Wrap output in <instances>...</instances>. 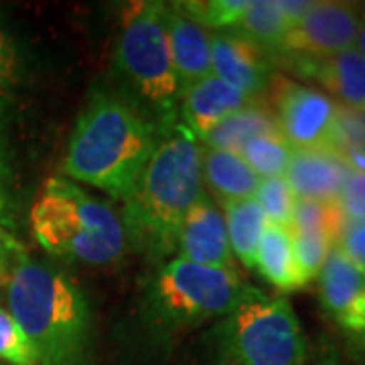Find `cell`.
I'll return each instance as SVG.
<instances>
[{"mask_svg":"<svg viewBox=\"0 0 365 365\" xmlns=\"http://www.w3.org/2000/svg\"><path fill=\"white\" fill-rule=\"evenodd\" d=\"M0 181H2V158H0ZM0 191H2V185H0Z\"/></svg>","mask_w":365,"mask_h":365,"instance_id":"obj_37","label":"cell"},{"mask_svg":"<svg viewBox=\"0 0 365 365\" xmlns=\"http://www.w3.org/2000/svg\"><path fill=\"white\" fill-rule=\"evenodd\" d=\"M179 102L182 126L195 138H203L222 120L252 104L248 96H244L213 73L193 83L182 93Z\"/></svg>","mask_w":365,"mask_h":365,"instance_id":"obj_14","label":"cell"},{"mask_svg":"<svg viewBox=\"0 0 365 365\" xmlns=\"http://www.w3.org/2000/svg\"><path fill=\"white\" fill-rule=\"evenodd\" d=\"M0 361L9 365H37L31 341L6 309H0Z\"/></svg>","mask_w":365,"mask_h":365,"instance_id":"obj_27","label":"cell"},{"mask_svg":"<svg viewBox=\"0 0 365 365\" xmlns=\"http://www.w3.org/2000/svg\"><path fill=\"white\" fill-rule=\"evenodd\" d=\"M254 199L264 211L266 222L272 225H280V227H290L297 197L284 177L262 179Z\"/></svg>","mask_w":365,"mask_h":365,"instance_id":"obj_26","label":"cell"},{"mask_svg":"<svg viewBox=\"0 0 365 365\" xmlns=\"http://www.w3.org/2000/svg\"><path fill=\"white\" fill-rule=\"evenodd\" d=\"M25 258L21 244L0 225V280H9L16 264Z\"/></svg>","mask_w":365,"mask_h":365,"instance_id":"obj_31","label":"cell"},{"mask_svg":"<svg viewBox=\"0 0 365 365\" xmlns=\"http://www.w3.org/2000/svg\"><path fill=\"white\" fill-rule=\"evenodd\" d=\"M223 222L227 230V240L232 254L237 256L246 268L256 266V254L262 234L266 230V215L256 203V199H244L223 205Z\"/></svg>","mask_w":365,"mask_h":365,"instance_id":"obj_20","label":"cell"},{"mask_svg":"<svg viewBox=\"0 0 365 365\" xmlns=\"http://www.w3.org/2000/svg\"><path fill=\"white\" fill-rule=\"evenodd\" d=\"M290 235H292V252H294L297 268L307 287L314 278H319L329 252L335 248L337 242L319 232H292L290 230Z\"/></svg>","mask_w":365,"mask_h":365,"instance_id":"obj_25","label":"cell"},{"mask_svg":"<svg viewBox=\"0 0 365 365\" xmlns=\"http://www.w3.org/2000/svg\"><path fill=\"white\" fill-rule=\"evenodd\" d=\"M272 132H280L274 112H270L264 106L250 104L242 108L240 112L222 120L201 140L207 144V148L230 150V153L237 155V150L248 140L262 136V134H272Z\"/></svg>","mask_w":365,"mask_h":365,"instance_id":"obj_19","label":"cell"},{"mask_svg":"<svg viewBox=\"0 0 365 365\" xmlns=\"http://www.w3.org/2000/svg\"><path fill=\"white\" fill-rule=\"evenodd\" d=\"M237 155L260 179H274L284 177L294 150L280 132H272L248 140L237 150Z\"/></svg>","mask_w":365,"mask_h":365,"instance_id":"obj_22","label":"cell"},{"mask_svg":"<svg viewBox=\"0 0 365 365\" xmlns=\"http://www.w3.org/2000/svg\"><path fill=\"white\" fill-rule=\"evenodd\" d=\"M201 177L222 205L252 199L262 181L240 155L217 148L201 150Z\"/></svg>","mask_w":365,"mask_h":365,"instance_id":"obj_16","label":"cell"},{"mask_svg":"<svg viewBox=\"0 0 365 365\" xmlns=\"http://www.w3.org/2000/svg\"><path fill=\"white\" fill-rule=\"evenodd\" d=\"M201 195V148L185 126H175L158 140L124 201V234L153 256L170 254L185 213Z\"/></svg>","mask_w":365,"mask_h":365,"instance_id":"obj_2","label":"cell"},{"mask_svg":"<svg viewBox=\"0 0 365 365\" xmlns=\"http://www.w3.org/2000/svg\"><path fill=\"white\" fill-rule=\"evenodd\" d=\"M351 175L349 165L333 146L294 150L284 179L297 199L337 203L341 189Z\"/></svg>","mask_w":365,"mask_h":365,"instance_id":"obj_13","label":"cell"},{"mask_svg":"<svg viewBox=\"0 0 365 365\" xmlns=\"http://www.w3.org/2000/svg\"><path fill=\"white\" fill-rule=\"evenodd\" d=\"M359 31V11L345 2H313L288 29L282 53L300 57H331L353 49Z\"/></svg>","mask_w":365,"mask_h":365,"instance_id":"obj_9","label":"cell"},{"mask_svg":"<svg viewBox=\"0 0 365 365\" xmlns=\"http://www.w3.org/2000/svg\"><path fill=\"white\" fill-rule=\"evenodd\" d=\"M290 21L282 13L278 0H250L248 11L235 25V31L254 41L268 53H282Z\"/></svg>","mask_w":365,"mask_h":365,"instance_id":"obj_21","label":"cell"},{"mask_svg":"<svg viewBox=\"0 0 365 365\" xmlns=\"http://www.w3.org/2000/svg\"><path fill=\"white\" fill-rule=\"evenodd\" d=\"M365 292V274L353 264L343 250L335 244L329 252L325 264L319 274V297L327 313L335 319L347 311L357 297Z\"/></svg>","mask_w":365,"mask_h":365,"instance_id":"obj_18","label":"cell"},{"mask_svg":"<svg viewBox=\"0 0 365 365\" xmlns=\"http://www.w3.org/2000/svg\"><path fill=\"white\" fill-rule=\"evenodd\" d=\"M345 227V220L341 215L337 203L329 201H313V199H297L292 209V232H319L339 240L341 232Z\"/></svg>","mask_w":365,"mask_h":365,"instance_id":"obj_23","label":"cell"},{"mask_svg":"<svg viewBox=\"0 0 365 365\" xmlns=\"http://www.w3.org/2000/svg\"><path fill=\"white\" fill-rule=\"evenodd\" d=\"M167 33H169L170 57L179 83V100L193 83L209 78L211 71V45L209 35L177 9H167Z\"/></svg>","mask_w":365,"mask_h":365,"instance_id":"obj_15","label":"cell"},{"mask_svg":"<svg viewBox=\"0 0 365 365\" xmlns=\"http://www.w3.org/2000/svg\"><path fill=\"white\" fill-rule=\"evenodd\" d=\"M248 292L235 270L175 258L158 274L153 297L167 321L185 325L232 314Z\"/></svg>","mask_w":365,"mask_h":365,"instance_id":"obj_7","label":"cell"},{"mask_svg":"<svg viewBox=\"0 0 365 365\" xmlns=\"http://www.w3.org/2000/svg\"><path fill=\"white\" fill-rule=\"evenodd\" d=\"M333 148L347 150V148H365V114L355 112L349 108L339 106L335 132H333Z\"/></svg>","mask_w":365,"mask_h":365,"instance_id":"obj_28","label":"cell"},{"mask_svg":"<svg viewBox=\"0 0 365 365\" xmlns=\"http://www.w3.org/2000/svg\"><path fill=\"white\" fill-rule=\"evenodd\" d=\"M248 4L250 0H195L182 2L177 11L203 29H235L240 19L248 11Z\"/></svg>","mask_w":365,"mask_h":365,"instance_id":"obj_24","label":"cell"},{"mask_svg":"<svg viewBox=\"0 0 365 365\" xmlns=\"http://www.w3.org/2000/svg\"><path fill=\"white\" fill-rule=\"evenodd\" d=\"M175 248H179V258L182 260L235 270L223 215L205 193L185 213L177 232Z\"/></svg>","mask_w":365,"mask_h":365,"instance_id":"obj_11","label":"cell"},{"mask_svg":"<svg viewBox=\"0 0 365 365\" xmlns=\"http://www.w3.org/2000/svg\"><path fill=\"white\" fill-rule=\"evenodd\" d=\"M347 339H349V351H351L353 357L365 364V331L347 335Z\"/></svg>","mask_w":365,"mask_h":365,"instance_id":"obj_34","label":"cell"},{"mask_svg":"<svg viewBox=\"0 0 365 365\" xmlns=\"http://www.w3.org/2000/svg\"><path fill=\"white\" fill-rule=\"evenodd\" d=\"M274 106L278 130L292 150L333 146L339 104L325 91L280 78L274 86Z\"/></svg>","mask_w":365,"mask_h":365,"instance_id":"obj_8","label":"cell"},{"mask_svg":"<svg viewBox=\"0 0 365 365\" xmlns=\"http://www.w3.org/2000/svg\"><path fill=\"white\" fill-rule=\"evenodd\" d=\"M353 49L365 57V9L364 11H359V31H357V37H355Z\"/></svg>","mask_w":365,"mask_h":365,"instance_id":"obj_35","label":"cell"},{"mask_svg":"<svg viewBox=\"0 0 365 365\" xmlns=\"http://www.w3.org/2000/svg\"><path fill=\"white\" fill-rule=\"evenodd\" d=\"M292 57V69L307 79H314L327 96L343 108L365 114V57L347 49L331 57Z\"/></svg>","mask_w":365,"mask_h":365,"instance_id":"obj_12","label":"cell"},{"mask_svg":"<svg viewBox=\"0 0 365 365\" xmlns=\"http://www.w3.org/2000/svg\"><path fill=\"white\" fill-rule=\"evenodd\" d=\"M225 349L234 365L307 364V337L292 304L256 288L225 323Z\"/></svg>","mask_w":365,"mask_h":365,"instance_id":"obj_5","label":"cell"},{"mask_svg":"<svg viewBox=\"0 0 365 365\" xmlns=\"http://www.w3.org/2000/svg\"><path fill=\"white\" fill-rule=\"evenodd\" d=\"M211 71L250 100L268 88L272 79L270 53L237 31H222L209 37Z\"/></svg>","mask_w":365,"mask_h":365,"instance_id":"obj_10","label":"cell"},{"mask_svg":"<svg viewBox=\"0 0 365 365\" xmlns=\"http://www.w3.org/2000/svg\"><path fill=\"white\" fill-rule=\"evenodd\" d=\"M337 321H339V325L343 327V331L347 335L365 331V292L353 300L351 304L347 307V311L341 314Z\"/></svg>","mask_w":365,"mask_h":365,"instance_id":"obj_33","label":"cell"},{"mask_svg":"<svg viewBox=\"0 0 365 365\" xmlns=\"http://www.w3.org/2000/svg\"><path fill=\"white\" fill-rule=\"evenodd\" d=\"M6 300L35 349L37 365H86L90 313L71 278L25 258L6 280Z\"/></svg>","mask_w":365,"mask_h":365,"instance_id":"obj_3","label":"cell"},{"mask_svg":"<svg viewBox=\"0 0 365 365\" xmlns=\"http://www.w3.org/2000/svg\"><path fill=\"white\" fill-rule=\"evenodd\" d=\"M31 230L41 248L67 262L106 266L126 248L114 209L63 177L43 182L31 209Z\"/></svg>","mask_w":365,"mask_h":365,"instance_id":"obj_4","label":"cell"},{"mask_svg":"<svg viewBox=\"0 0 365 365\" xmlns=\"http://www.w3.org/2000/svg\"><path fill=\"white\" fill-rule=\"evenodd\" d=\"M158 140L157 126L136 108L96 91L69 136L61 173L126 201Z\"/></svg>","mask_w":365,"mask_h":365,"instance_id":"obj_1","label":"cell"},{"mask_svg":"<svg viewBox=\"0 0 365 365\" xmlns=\"http://www.w3.org/2000/svg\"><path fill=\"white\" fill-rule=\"evenodd\" d=\"M337 246L365 274V222L345 223Z\"/></svg>","mask_w":365,"mask_h":365,"instance_id":"obj_30","label":"cell"},{"mask_svg":"<svg viewBox=\"0 0 365 365\" xmlns=\"http://www.w3.org/2000/svg\"><path fill=\"white\" fill-rule=\"evenodd\" d=\"M16 79V53L13 41L0 29V88L11 86Z\"/></svg>","mask_w":365,"mask_h":365,"instance_id":"obj_32","label":"cell"},{"mask_svg":"<svg viewBox=\"0 0 365 365\" xmlns=\"http://www.w3.org/2000/svg\"><path fill=\"white\" fill-rule=\"evenodd\" d=\"M337 207L345 223L365 222V173H353L341 189Z\"/></svg>","mask_w":365,"mask_h":365,"instance_id":"obj_29","label":"cell"},{"mask_svg":"<svg viewBox=\"0 0 365 365\" xmlns=\"http://www.w3.org/2000/svg\"><path fill=\"white\" fill-rule=\"evenodd\" d=\"M258 272L282 292H292L304 288L300 278L294 252H292V235L288 227L266 223V230L262 234L258 254H256V266Z\"/></svg>","mask_w":365,"mask_h":365,"instance_id":"obj_17","label":"cell"},{"mask_svg":"<svg viewBox=\"0 0 365 365\" xmlns=\"http://www.w3.org/2000/svg\"><path fill=\"white\" fill-rule=\"evenodd\" d=\"M118 66L148 104L165 118H173L179 83L170 57L165 4L144 2L128 14L118 41Z\"/></svg>","mask_w":365,"mask_h":365,"instance_id":"obj_6","label":"cell"},{"mask_svg":"<svg viewBox=\"0 0 365 365\" xmlns=\"http://www.w3.org/2000/svg\"><path fill=\"white\" fill-rule=\"evenodd\" d=\"M319 365H337V361H335L333 357H329V359H323Z\"/></svg>","mask_w":365,"mask_h":365,"instance_id":"obj_36","label":"cell"}]
</instances>
